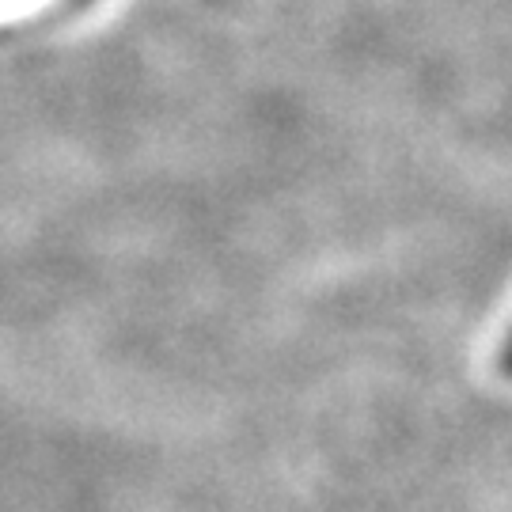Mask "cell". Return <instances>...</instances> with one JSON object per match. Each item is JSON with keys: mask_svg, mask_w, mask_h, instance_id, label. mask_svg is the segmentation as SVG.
Segmentation results:
<instances>
[{"mask_svg": "<svg viewBox=\"0 0 512 512\" xmlns=\"http://www.w3.org/2000/svg\"><path fill=\"white\" fill-rule=\"evenodd\" d=\"M501 361H505V372L512 376V338L505 342V357H501Z\"/></svg>", "mask_w": 512, "mask_h": 512, "instance_id": "6da1fadb", "label": "cell"}]
</instances>
